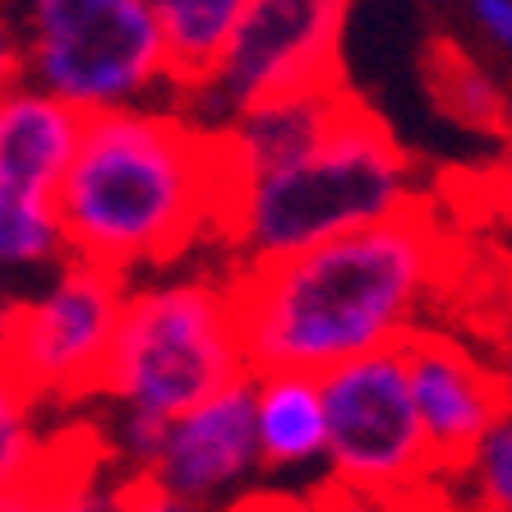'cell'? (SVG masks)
<instances>
[{"label": "cell", "mask_w": 512, "mask_h": 512, "mask_svg": "<svg viewBox=\"0 0 512 512\" xmlns=\"http://www.w3.org/2000/svg\"><path fill=\"white\" fill-rule=\"evenodd\" d=\"M254 443L259 471L273 476H328V411L323 383L310 370H254Z\"/></svg>", "instance_id": "7c38bea8"}, {"label": "cell", "mask_w": 512, "mask_h": 512, "mask_svg": "<svg viewBox=\"0 0 512 512\" xmlns=\"http://www.w3.org/2000/svg\"><path fill=\"white\" fill-rule=\"evenodd\" d=\"M328 411V480L365 503H420L439 489V462L420 425L406 351L379 346L319 374Z\"/></svg>", "instance_id": "8992f818"}, {"label": "cell", "mask_w": 512, "mask_h": 512, "mask_svg": "<svg viewBox=\"0 0 512 512\" xmlns=\"http://www.w3.org/2000/svg\"><path fill=\"white\" fill-rule=\"evenodd\" d=\"M120 310H125V277L70 254L51 268V282L42 291L14 305L0 360L37 397H60V402L88 397L97 393L107 370Z\"/></svg>", "instance_id": "ba28073f"}, {"label": "cell", "mask_w": 512, "mask_h": 512, "mask_svg": "<svg viewBox=\"0 0 512 512\" xmlns=\"http://www.w3.org/2000/svg\"><path fill=\"white\" fill-rule=\"evenodd\" d=\"M14 79H24V60H19V37H14L10 10L0 0V88H10Z\"/></svg>", "instance_id": "d6986e66"}, {"label": "cell", "mask_w": 512, "mask_h": 512, "mask_svg": "<svg viewBox=\"0 0 512 512\" xmlns=\"http://www.w3.org/2000/svg\"><path fill=\"white\" fill-rule=\"evenodd\" d=\"M443 263V236L420 208L277 259L236 263L231 300L250 370L323 374L406 342L439 291Z\"/></svg>", "instance_id": "6da1fadb"}, {"label": "cell", "mask_w": 512, "mask_h": 512, "mask_svg": "<svg viewBox=\"0 0 512 512\" xmlns=\"http://www.w3.org/2000/svg\"><path fill=\"white\" fill-rule=\"evenodd\" d=\"M227 190L222 134L185 111L125 102L84 116L56 208L74 259L130 277L180 259L208 231L222 236Z\"/></svg>", "instance_id": "7a4b0ae2"}, {"label": "cell", "mask_w": 512, "mask_h": 512, "mask_svg": "<svg viewBox=\"0 0 512 512\" xmlns=\"http://www.w3.org/2000/svg\"><path fill=\"white\" fill-rule=\"evenodd\" d=\"M457 476H471L476 503L512 512V411L499 425H489V434L476 443V453L466 457Z\"/></svg>", "instance_id": "2e32d148"}, {"label": "cell", "mask_w": 512, "mask_h": 512, "mask_svg": "<svg viewBox=\"0 0 512 512\" xmlns=\"http://www.w3.org/2000/svg\"><path fill=\"white\" fill-rule=\"evenodd\" d=\"M429 79H434V97H439V107L448 111L457 125H471V130H499L503 125L499 88L489 84V74L480 70V65H471L453 42H439V47H434Z\"/></svg>", "instance_id": "9a60e30c"}, {"label": "cell", "mask_w": 512, "mask_h": 512, "mask_svg": "<svg viewBox=\"0 0 512 512\" xmlns=\"http://www.w3.org/2000/svg\"><path fill=\"white\" fill-rule=\"evenodd\" d=\"M42 397L0 360V508L37 503L42 489H51V453L42 420Z\"/></svg>", "instance_id": "4fadbf2b"}, {"label": "cell", "mask_w": 512, "mask_h": 512, "mask_svg": "<svg viewBox=\"0 0 512 512\" xmlns=\"http://www.w3.org/2000/svg\"><path fill=\"white\" fill-rule=\"evenodd\" d=\"M406 208H416L411 157L374 111L342 93L300 148L231 176L222 240L236 263H259Z\"/></svg>", "instance_id": "3957f363"}, {"label": "cell", "mask_w": 512, "mask_h": 512, "mask_svg": "<svg viewBox=\"0 0 512 512\" xmlns=\"http://www.w3.org/2000/svg\"><path fill=\"white\" fill-rule=\"evenodd\" d=\"M162 429H167V420L162 416H148V411H130V406H120L116 443H120V453H125V462H134L143 471V466L153 462L157 443H162Z\"/></svg>", "instance_id": "e0dca14e"}, {"label": "cell", "mask_w": 512, "mask_h": 512, "mask_svg": "<svg viewBox=\"0 0 512 512\" xmlns=\"http://www.w3.org/2000/svg\"><path fill=\"white\" fill-rule=\"evenodd\" d=\"M70 259L56 194L0 185V273H42Z\"/></svg>", "instance_id": "5bb4252c"}, {"label": "cell", "mask_w": 512, "mask_h": 512, "mask_svg": "<svg viewBox=\"0 0 512 512\" xmlns=\"http://www.w3.org/2000/svg\"><path fill=\"white\" fill-rule=\"evenodd\" d=\"M14 305H19V296H14L10 286L0 282V351H5V337H10V319H14Z\"/></svg>", "instance_id": "ffe728a7"}, {"label": "cell", "mask_w": 512, "mask_h": 512, "mask_svg": "<svg viewBox=\"0 0 512 512\" xmlns=\"http://www.w3.org/2000/svg\"><path fill=\"white\" fill-rule=\"evenodd\" d=\"M411 397H416L420 425H425L429 453L439 462L443 485L466 466L476 443L512 411L508 383L489 374L466 346L448 342L439 333H411L402 342Z\"/></svg>", "instance_id": "30bf717a"}, {"label": "cell", "mask_w": 512, "mask_h": 512, "mask_svg": "<svg viewBox=\"0 0 512 512\" xmlns=\"http://www.w3.org/2000/svg\"><path fill=\"white\" fill-rule=\"evenodd\" d=\"M259 471L254 443V397L250 379L194 402L167 420L153 462L143 466V489L167 508H203L231 499Z\"/></svg>", "instance_id": "9c48e42d"}, {"label": "cell", "mask_w": 512, "mask_h": 512, "mask_svg": "<svg viewBox=\"0 0 512 512\" xmlns=\"http://www.w3.org/2000/svg\"><path fill=\"white\" fill-rule=\"evenodd\" d=\"M84 116L88 111L28 79L0 88V185L56 194L84 130Z\"/></svg>", "instance_id": "8fae6325"}, {"label": "cell", "mask_w": 512, "mask_h": 512, "mask_svg": "<svg viewBox=\"0 0 512 512\" xmlns=\"http://www.w3.org/2000/svg\"><path fill=\"white\" fill-rule=\"evenodd\" d=\"M24 79L79 111L148 102L171 84L148 0H5Z\"/></svg>", "instance_id": "5b68a950"}, {"label": "cell", "mask_w": 512, "mask_h": 512, "mask_svg": "<svg viewBox=\"0 0 512 512\" xmlns=\"http://www.w3.org/2000/svg\"><path fill=\"white\" fill-rule=\"evenodd\" d=\"M250 374L231 282L176 277L125 291L97 393H107L116 406L171 420Z\"/></svg>", "instance_id": "277c9868"}, {"label": "cell", "mask_w": 512, "mask_h": 512, "mask_svg": "<svg viewBox=\"0 0 512 512\" xmlns=\"http://www.w3.org/2000/svg\"><path fill=\"white\" fill-rule=\"evenodd\" d=\"M351 0H245L227 47L203 84L185 88V116L222 130L231 116L337 84Z\"/></svg>", "instance_id": "52a82bcc"}, {"label": "cell", "mask_w": 512, "mask_h": 512, "mask_svg": "<svg viewBox=\"0 0 512 512\" xmlns=\"http://www.w3.org/2000/svg\"><path fill=\"white\" fill-rule=\"evenodd\" d=\"M476 5V19L499 47L512 51V0H471Z\"/></svg>", "instance_id": "ac0fdd59"}]
</instances>
